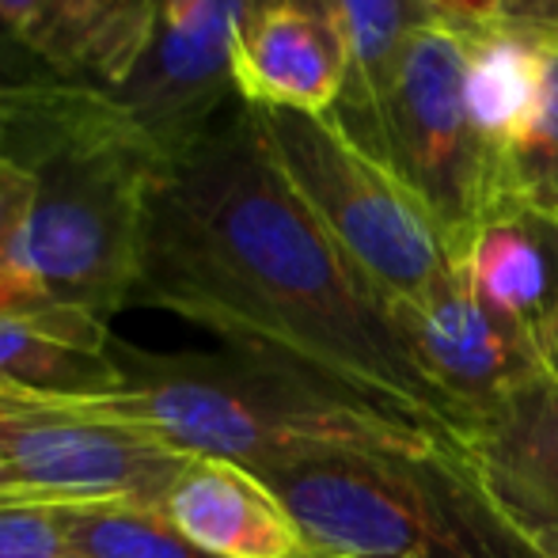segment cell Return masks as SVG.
<instances>
[{
	"instance_id": "4",
	"label": "cell",
	"mask_w": 558,
	"mask_h": 558,
	"mask_svg": "<svg viewBox=\"0 0 558 558\" xmlns=\"http://www.w3.org/2000/svg\"><path fill=\"white\" fill-rule=\"evenodd\" d=\"M258 478L319 558H547L456 448L319 456Z\"/></svg>"
},
{
	"instance_id": "2",
	"label": "cell",
	"mask_w": 558,
	"mask_h": 558,
	"mask_svg": "<svg viewBox=\"0 0 558 558\" xmlns=\"http://www.w3.org/2000/svg\"><path fill=\"white\" fill-rule=\"evenodd\" d=\"M0 153L31 198L0 243V308H130L145 198L163 160L104 92L38 84L0 92Z\"/></svg>"
},
{
	"instance_id": "6",
	"label": "cell",
	"mask_w": 558,
	"mask_h": 558,
	"mask_svg": "<svg viewBox=\"0 0 558 558\" xmlns=\"http://www.w3.org/2000/svg\"><path fill=\"white\" fill-rule=\"evenodd\" d=\"M468 43L448 27H422L384 99L373 156L418 198L452 263L471 240L506 217L498 156L468 111Z\"/></svg>"
},
{
	"instance_id": "9",
	"label": "cell",
	"mask_w": 558,
	"mask_h": 558,
	"mask_svg": "<svg viewBox=\"0 0 558 558\" xmlns=\"http://www.w3.org/2000/svg\"><path fill=\"white\" fill-rule=\"evenodd\" d=\"M391 316L418 368L463 418L468 437L517 388L547 373L536 335L490 308L460 266L426 301L399 304Z\"/></svg>"
},
{
	"instance_id": "7",
	"label": "cell",
	"mask_w": 558,
	"mask_h": 558,
	"mask_svg": "<svg viewBox=\"0 0 558 558\" xmlns=\"http://www.w3.org/2000/svg\"><path fill=\"white\" fill-rule=\"evenodd\" d=\"M191 456L73 399L0 391V483L15 501L160 506Z\"/></svg>"
},
{
	"instance_id": "21",
	"label": "cell",
	"mask_w": 558,
	"mask_h": 558,
	"mask_svg": "<svg viewBox=\"0 0 558 558\" xmlns=\"http://www.w3.org/2000/svg\"><path fill=\"white\" fill-rule=\"evenodd\" d=\"M0 558H65V506L0 501Z\"/></svg>"
},
{
	"instance_id": "20",
	"label": "cell",
	"mask_w": 558,
	"mask_h": 558,
	"mask_svg": "<svg viewBox=\"0 0 558 558\" xmlns=\"http://www.w3.org/2000/svg\"><path fill=\"white\" fill-rule=\"evenodd\" d=\"M429 20L448 27L463 43L509 35L558 50V0H426Z\"/></svg>"
},
{
	"instance_id": "25",
	"label": "cell",
	"mask_w": 558,
	"mask_h": 558,
	"mask_svg": "<svg viewBox=\"0 0 558 558\" xmlns=\"http://www.w3.org/2000/svg\"><path fill=\"white\" fill-rule=\"evenodd\" d=\"M0 501H15L12 494H8V486H4V483H0Z\"/></svg>"
},
{
	"instance_id": "10",
	"label": "cell",
	"mask_w": 558,
	"mask_h": 558,
	"mask_svg": "<svg viewBox=\"0 0 558 558\" xmlns=\"http://www.w3.org/2000/svg\"><path fill=\"white\" fill-rule=\"evenodd\" d=\"M345 50L324 0H258L232 43V88L247 107L331 114Z\"/></svg>"
},
{
	"instance_id": "24",
	"label": "cell",
	"mask_w": 558,
	"mask_h": 558,
	"mask_svg": "<svg viewBox=\"0 0 558 558\" xmlns=\"http://www.w3.org/2000/svg\"><path fill=\"white\" fill-rule=\"evenodd\" d=\"M536 342H539V353H544V365L547 373L558 380V316L551 319V324H544L536 331Z\"/></svg>"
},
{
	"instance_id": "23",
	"label": "cell",
	"mask_w": 558,
	"mask_h": 558,
	"mask_svg": "<svg viewBox=\"0 0 558 558\" xmlns=\"http://www.w3.org/2000/svg\"><path fill=\"white\" fill-rule=\"evenodd\" d=\"M27 198H31V175L15 160H8V156L0 153V243L12 232L15 217L23 214Z\"/></svg>"
},
{
	"instance_id": "13",
	"label": "cell",
	"mask_w": 558,
	"mask_h": 558,
	"mask_svg": "<svg viewBox=\"0 0 558 558\" xmlns=\"http://www.w3.org/2000/svg\"><path fill=\"white\" fill-rule=\"evenodd\" d=\"M160 509L214 558H319L278 494L240 463L191 456Z\"/></svg>"
},
{
	"instance_id": "15",
	"label": "cell",
	"mask_w": 558,
	"mask_h": 558,
	"mask_svg": "<svg viewBox=\"0 0 558 558\" xmlns=\"http://www.w3.org/2000/svg\"><path fill=\"white\" fill-rule=\"evenodd\" d=\"M324 4L345 50L342 96L327 118L342 133H350L365 153H373L384 99L403 58V46L434 20L426 0H324Z\"/></svg>"
},
{
	"instance_id": "14",
	"label": "cell",
	"mask_w": 558,
	"mask_h": 558,
	"mask_svg": "<svg viewBox=\"0 0 558 558\" xmlns=\"http://www.w3.org/2000/svg\"><path fill=\"white\" fill-rule=\"evenodd\" d=\"M122 388L114 331L73 308H0V391L38 399H107Z\"/></svg>"
},
{
	"instance_id": "17",
	"label": "cell",
	"mask_w": 558,
	"mask_h": 558,
	"mask_svg": "<svg viewBox=\"0 0 558 558\" xmlns=\"http://www.w3.org/2000/svg\"><path fill=\"white\" fill-rule=\"evenodd\" d=\"M539 53H544L539 46L509 35L471 38L468 43V84H463L468 111L475 130L490 145V153L498 156V175L501 156L513 148L532 107H536Z\"/></svg>"
},
{
	"instance_id": "22",
	"label": "cell",
	"mask_w": 558,
	"mask_h": 558,
	"mask_svg": "<svg viewBox=\"0 0 558 558\" xmlns=\"http://www.w3.org/2000/svg\"><path fill=\"white\" fill-rule=\"evenodd\" d=\"M38 84H61L50 69H43L0 23V92L8 88H38Z\"/></svg>"
},
{
	"instance_id": "1",
	"label": "cell",
	"mask_w": 558,
	"mask_h": 558,
	"mask_svg": "<svg viewBox=\"0 0 558 558\" xmlns=\"http://www.w3.org/2000/svg\"><path fill=\"white\" fill-rule=\"evenodd\" d=\"M130 304L206 327L228 350L463 452V418L418 368L384 296L281 175L240 99L148 186Z\"/></svg>"
},
{
	"instance_id": "5",
	"label": "cell",
	"mask_w": 558,
	"mask_h": 558,
	"mask_svg": "<svg viewBox=\"0 0 558 558\" xmlns=\"http://www.w3.org/2000/svg\"><path fill=\"white\" fill-rule=\"evenodd\" d=\"M247 111L281 175L388 308L426 301L456 270L418 198L331 118L281 107Z\"/></svg>"
},
{
	"instance_id": "8",
	"label": "cell",
	"mask_w": 558,
	"mask_h": 558,
	"mask_svg": "<svg viewBox=\"0 0 558 558\" xmlns=\"http://www.w3.org/2000/svg\"><path fill=\"white\" fill-rule=\"evenodd\" d=\"M258 0H153V38L130 84L111 99L133 118L163 160L186 156L225 107L232 88V43Z\"/></svg>"
},
{
	"instance_id": "3",
	"label": "cell",
	"mask_w": 558,
	"mask_h": 558,
	"mask_svg": "<svg viewBox=\"0 0 558 558\" xmlns=\"http://www.w3.org/2000/svg\"><path fill=\"white\" fill-rule=\"evenodd\" d=\"M114 365L122 388L88 407L183 456L228 460L255 475L342 452L452 448L327 384L235 350L153 353L114 338Z\"/></svg>"
},
{
	"instance_id": "19",
	"label": "cell",
	"mask_w": 558,
	"mask_h": 558,
	"mask_svg": "<svg viewBox=\"0 0 558 558\" xmlns=\"http://www.w3.org/2000/svg\"><path fill=\"white\" fill-rule=\"evenodd\" d=\"M501 202L509 214L558 221V50L539 53V92L521 137L501 156Z\"/></svg>"
},
{
	"instance_id": "16",
	"label": "cell",
	"mask_w": 558,
	"mask_h": 558,
	"mask_svg": "<svg viewBox=\"0 0 558 558\" xmlns=\"http://www.w3.org/2000/svg\"><path fill=\"white\" fill-rule=\"evenodd\" d=\"M478 296L532 335L558 316V221L539 214L498 217L456 263Z\"/></svg>"
},
{
	"instance_id": "18",
	"label": "cell",
	"mask_w": 558,
	"mask_h": 558,
	"mask_svg": "<svg viewBox=\"0 0 558 558\" xmlns=\"http://www.w3.org/2000/svg\"><path fill=\"white\" fill-rule=\"evenodd\" d=\"M65 558H214L194 547L160 506L84 501L65 506Z\"/></svg>"
},
{
	"instance_id": "12",
	"label": "cell",
	"mask_w": 558,
	"mask_h": 558,
	"mask_svg": "<svg viewBox=\"0 0 558 558\" xmlns=\"http://www.w3.org/2000/svg\"><path fill=\"white\" fill-rule=\"evenodd\" d=\"M4 31L69 88L111 96L153 38V0H0Z\"/></svg>"
},
{
	"instance_id": "11",
	"label": "cell",
	"mask_w": 558,
	"mask_h": 558,
	"mask_svg": "<svg viewBox=\"0 0 558 558\" xmlns=\"http://www.w3.org/2000/svg\"><path fill=\"white\" fill-rule=\"evenodd\" d=\"M463 452L501 513L547 558H558V380L551 373L517 388L471 429Z\"/></svg>"
}]
</instances>
